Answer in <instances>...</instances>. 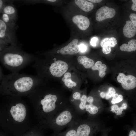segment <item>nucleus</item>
Here are the masks:
<instances>
[{"instance_id":"obj_5","label":"nucleus","mask_w":136,"mask_h":136,"mask_svg":"<svg viewBox=\"0 0 136 136\" xmlns=\"http://www.w3.org/2000/svg\"><path fill=\"white\" fill-rule=\"evenodd\" d=\"M10 104L6 112V123L13 125H21L25 121L27 111L23 100L20 97L7 95Z\"/></svg>"},{"instance_id":"obj_17","label":"nucleus","mask_w":136,"mask_h":136,"mask_svg":"<svg viewBox=\"0 0 136 136\" xmlns=\"http://www.w3.org/2000/svg\"><path fill=\"white\" fill-rule=\"evenodd\" d=\"M77 124L68 128L64 131L55 132L54 136H77L76 129Z\"/></svg>"},{"instance_id":"obj_20","label":"nucleus","mask_w":136,"mask_h":136,"mask_svg":"<svg viewBox=\"0 0 136 136\" xmlns=\"http://www.w3.org/2000/svg\"><path fill=\"white\" fill-rule=\"evenodd\" d=\"M122 51L132 52L136 50V40L132 39L129 41L128 44H123L120 47Z\"/></svg>"},{"instance_id":"obj_12","label":"nucleus","mask_w":136,"mask_h":136,"mask_svg":"<svg viewBox=\"0 0 136 136\" xmlns=\"http://www.w3.org/2000/svg\"><path fill=\"white\" fill-rule=\"evenodd\" d=\"M117 43V40L114 37L104 38L101 40L100 43L103 52L106 54H109L111 52V47H115Z\"/></svg>"},{"instance_id":"obj_25","label":"nucleus","mask_w":136,"mask_h":136,"mask_svg":"<svg viewBox=\"0 0 136 136\" xmlns=\"http://www.w3.org/2000/svg\"><path fill=\"white\" fill-rule=\"evenodd\" d=\"M105 92V98L106 99H108L116 93V90L114 88L111 87L108 88L107 91Z\"/></svg>"},{"instance_id":"obj_29","label":"nucleus","mask_w":136,"mask_h":136,"mask_svg":"<svg viewBox=\"0 0 136 136\" xmlns=\"http://www.w3.org/2000/svg\"><path fill=\"white\" fill-rule=\"evenodd\" d=\"M98 41V38L96 37H93L91 39L90 43L91 45L93 47L96 46V43Z\"/></svg>"},{"instance_id":"obj_3","label":"nucleus","mask_w":136,"mask_h":136,"mask_svg":"<svg viewBox=\"0 0 136 136\" xmlns=\"http://www.w3.org/2000/svg\"><path fill=\"white\" fill-rule=\"evenodd\" d=\"M36 56L24 51L18 45L9 46L0 51L1 62L12 73L18 72L34 61Z\"/></svg>"},{"instance_id":"obj_30","label":"nucleus","mask_w":136,"mask_h":136,"mask_svg":"<svg viewBox=\"0 0 136 136\" xmlns=\"http://www.w3.org/2000/svg\"><path fill=\"white\" fill-rule=\"evenodd\" d=\"M80 51L82 52L85 51L87 49L86 46L83 44H81L79 45Z\"/></svg>"},{"instance_id":"obj_13","label":"nucleus","mask_w":136,"mask_h":136,"mask_svg":"<svg viewBox=\"0 0 136 136\" xmlns=\"http://www.w3.org/2000/svg\"><path fill=\"white\" fill-rule=\"evenodd\" d=\"M87 97L85 94H83L79 101L73 106L77 113L79 115L86 112V105Z\"/></svg>"},{"instance_id":"obj_23","label":"nucleus","mask_w":136,"mask_h":136,"mask_svg":"<svg viewBox=\"0 0 136 136\" xmlns=\"http://www.w3.org/2000/svg\"><path fill=\"white\" fill-rule=\"evenodd\" d=\"M82 95L80 92H74L70 100V103L74 106L80 100Z\"/></svg>"},{"instance_id":"obj_2","label":"nucleus","mask_w":136,"mask_h":136,"mask_svg":"<svg viewBox=\"0 0 136 136\" xmlns=\"http://www.w3.org/2000/svg\"><path fill=\"white\" fill-rule=\"evenodd\" d=\"M0 93L2 95L21 97L28 96L43 79L34 76L18 72L1 75Z\"/></svg>"},{"instance_id":"obj_1","label":"nucleus","mask_w":136,"mask_h":136,"mask_svg":"<svg viewBox=\"0 0 136 136\" xmlns=\"http://www.w3.org/2000/svg\"><path fill=\"white\" fill-rule=\"evenodd\" d=\"M43 82L28 96L32 102L39 104L40 115L46 124L69 103L66 99L59 97L54 91L46 88Z\"/></svg>"},{"instance_id":"obj_34","label":"nucleus","mask_w":136,"mask_h":136,"mask_svg":"<svg viewBox=\"0 0 136 136\" xmlns=\"http://www.w3.org/2000/svg\"><path fill=\"white\" fill-rule=\"evenodd\" d=\"M99 95L100 97L102 98H105V92L103 91H102L100 92Z\"/></svg>"},{"instance_id":"obj_18","label":"nucleus","mask_w":136,"mask_h":136,"mask_svg":"<svg viewBox=\"0 0 136 136\" xmlns=\"http://www.w3.org/2000/svg\"><path fill=\"white\" fill-rule=\"evenodd\" d=\"M78 62L82 64L85 68L88 69L93 66L94 64V61L86 56H79L77 58Z\"/></svg>"},{"instance_id":"obj_4","label":"nucleus","mask_w":136,"mask_h":136,"mask_svg":"<svg viewBox=\"0 0 136 136\" xmlns=\"http://www.w3.org/2000/svg\"><path fill=\"white\" fill-rule=\"evenodd\" d=\"M81 119L70 103L45 124L55 132H60L66 127L69 128L77 124Z\"/></svg>"},{"instance_id":"obj_36","label":"nucleus","mask_w":136,"mask_h":136,"mask_svg":"<svg viewBox=\"0 0 136 136\" xmlns=\"http://www.w3.org/2000/svg\"><path fill=\"white\" fill-rule=\"evenodd\" d=\"M119 95L117 93H115L112 96L113 98H115L119 96Z\"/></svg>"},{"instance_id":"obj_37","label":"nucleus","mask_w":136,"mask_h":136,"mask_svg":"<svg viewBox=\"0 0 136 136\" xmlns=\"http://www.w3.org/2000/svg\"><path fill=\"white\" fill-rule=\"evenodd\" d=\"M102 136H107L106 134H104Z\"/></svg>"},{"instance_id":"obj_28","label":"nucleus","mask_w":136,"mask_h":136,"mask_svg":"<svg viewBox=\"0 0 136 136\" xmlns=\"http://www.w3.org/2000/svg\"><path fill=\"white\" fill-rule=\"evenodd\" d=\"M7 3V1L5 0H0V13L1 14L3 10Z\"/></svg>"},{"instance_id":"obj_22","label":"nucleus","mask_w":136,"mask_h":136,"mask_svg":"<svg viewBox=\"0 0 136 136\" xmlns=\"http://www.w3.org/2000/svg\"><path fill=\"white\" fill-rule=\"evenodd\" d=\"M71 76L70 73L66 72L64 74V77L62 78V80L64 82L65 85L69 88H72L77 86L76 83L72 80Z\"/></svg>"},{"instance_id":"obj_11","label":"nucleus","mask_w":136,"mask_h":136,"mask_svg":"<svg viewBox=\"0 0 136 136\" xmlns=\"http://www.w3.org/2000/svg\"><path fill=\"white\" fill-rule=\"evenodd\" d=\"M72 20L78 28L82 30L86 29L90 25V22L89 19L82 15L75 16L72 18Z\"/></svg>"},{"instance_id":"obj_16","label":"nucleus","mask_w":136,"mask_h":136,"mask_svg":"<svg viewBox=\"0 0 136 136\" xmlns=\"http://www.w3.org/2000/svg\"><path fill=\"white\" fill-rule=\"evenodd\" d=\"M75 4L81 9L86 12L90 11L94 7L92 3L86 0H75Z\"/></svg>"},{"instance_id":"obj_8","label":"nucleus","mask_w":136,"mask_h":136,"mask_svg":"<svg viewBox=\"0 0 136 136\" xmlns=\"http://www.w3.org/2000/svg\"><path fill=\"white\" fill-rule=\"evenodd\" d=\"M117 79L118 82L121 83L122 88L125 90H131L136 87V78L133 75L126 76L123 73H120Z\"/></svg>"},{"instance_id":"obj_24","label":"nucleus","mask_w":136,"mask_h":136,"mask_svg":"<svg viewBox=\"0 0 136 136\" xmlns=\"http://www.w3.org/2000/svg\"><path fill=\"white\" fill-rule=\"evenodd\" d=\"M111 111L115 113L117 115H121L123 113L124 109L121 106L120 107L117 104L113 105L111 107Z\"/></svg>"},{"instance_id":"obj_21","label":"nucleus","mask_w":136,"mask_h":136,"mask_svg":"<svg viewBox=\"0 0 136 136\" xmlns=\"http://www.w3.org/2000/svg\"><path fill=\"white\" fill-rule=\"evenodd\" d=\"M1 14L0 18L8 25L12 28H17L16 25V21L5 13H2Z\"/></svg>"},{"instance_id":"obj_9","label":"nucleus","mask_w":136,"mask_h":136,"mask_svg":"<svg viewBox=\"0 0 136 136\" xmlns=\"http://www.w3.org/2000/svg\"><path fill=\"white\" fill-rule=\"evenodd\" d=\"M114 9L106 6L102 7L98 9L96 13V19L98 21H102L108 18H111L115 15Z\"/></svg>"},{"instance_id":"obj_32","label":"nucleus","mask_w":136,"mask_h":136,"mask_svg":"<svg viewBox=\"0 0 136 136\" xmlns=\"http://www.w3.org/2000/svg\"><path fill=\"white\" fill-rule=\"evenodd\" d=\"M131 1L133 4L131 6L132 10L136 11V0H132Z\"/></svg>"},{"instance_id":"obj_35","label":"nucleus","mask_w":136,"mask_h":136,"mask_svg":"<svg viewBox=\"0 0 136 136\" xmlns=\"http://www.w3.org/2000/svg\"><path fill=\"white\" fill-rule=\"evenodd\" d=\"M121 106L123 107L124 110L126 109L127 108V104L126 103H123Z\"/></svg>"},{"instance_id":"obj_31","label":"nucleus","mask_w":136,"mask_h":136,"mask_svg":"<svg viewBox=\"0 0 136 136\" xmlns=\"http://www.w3.org/2000/svg\"><path fill=\"white\" fill-rule=\"evenodd\" d=\"M128 136H136V128H134L130 130Z\"/></svg>"},{"instance_id":"obj_10","label":"nucleus","mask_w":136,"mask_h":136,"mask_svg":"<svg viewBox=\"0 0 136 136\" xmlns=\"http://www.w3.org/2000/svg\"><path fill=\"white\" fill-rule=\"evenodd\" d=\"M78 42V39H74L67 45L62 48L60 51V53L63 55H73L78 53L80 51Z\"/></svg>"},{"instance_id":"obj_19","label":"nucleus","mask_w":136,"mask_h":136,"mask_svg":"<svg viewBox=\"0 0 136 136\" xmlns=\"http://www.w3.org/2000/svg\"><path fill=\"white\" fill-rule=\"evenodd\" d=\"M91 69L93 70H98L99 77L103 78L106 75L105 71L107 70V67L105 64H102L101 61H98L95 63L94 65L92 66Z\"/></svg>"},{"instance_id":"obj_26","label":"nucleus","mask_w":136,"mask_h":136,"mask_svg":"<svg viewBox=\"0 0 136 136\" xmlns=\"http://www.w3.org/2000/svg\"><path fill=\"white\" fill-rule=\"evenodd\" d=\"M123 99V96L121 94H119L117 97L115 98H113L111 101V103L113 105H115L120 102L122 101Z\"/></svg>"},{"instance_id":"obj_27","label":"nucleus","mask_w":136,"mask_h":136,"mask_svg":"<svg viewBox=\"0 0 136 136\" xmlns=\"http://www.w3.org/2000/svg\"><path fill=\"white\" fill-rule=\"evenodd\" d=\"M129 17L131 21L136 28V14L131 13L130 14Z\"/></svg>"},{"instance_id":"obj_33","label":"nucleus","mask_w":136,"mask_h":136,"mask_svg":"<svg viewBox=\"0 0 136 136\" xmlns=\"http://www.w3.org/2000/svg\"><path fill=\"white\" fill-rule=\"evenodd\" d=\"M91 3H99L102 1V0H87Z\"/></svg>"},{"instance_id":"obj_7","label":"nucleus","mask_w":136,"mask_h":136,"mask_svg":"<svg viewBox=\"0 0 136 136\" xmlns=\"http://www.w3.org/2000/svg\"><path fill=\"white\" fill-rule=\"evenodd\" d=\"M76 129L77 136H95L100 128L95 120L81 119L77 124Z\"/></svg>"},{"instance_id":"obj_15","label":"nucleus","mask_w":136,"mask_h":136,"mask_svg":"<svg viewBox=\"0 0 136 136\" xmlns=\"http://www.w3.org/2000/svg\"><path fill=\"white\" fill-rule=\"evenodd\" d=\"M123 34L126 37L131 38L135 35L136 28L130 21H126V24L123 27Z\"/></svg>"},{"instance_id":"obj_6","label":"nucleus","mask_w":136,"mask_h":136,"mask_svg":"<svg viewBox=\"0 0 136 136\" xmlns=\"http://www.w3.org/2000/svg\"><path fill=\"white\" fill-rule=\"evenodd\" d=\"M17 29L9 26L0 18V51L9 46L18 45Z\"/></svg>"},{"instance_id":"obj_14","label":"nucleus","mask_w":136,"mask_h":136,"mask_svg":"<svg viewBox=\"0 0 136 136\" xmlns=\"http://www.w3.org/2000/svg\"><path fill=\"white\" fill-rule=\"evenodd\" d=\"M2 13L8 15L16 21H17L18 20V15L17 10L11 2H9H9L7 3L3 10Z\"/></svg>"}]
</instances>
